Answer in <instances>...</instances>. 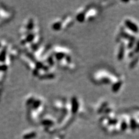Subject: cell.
<instances>
[{"label": "cell", "instance_id": "obj_1", "mask_svg": "<svg viewBox=\"0 0 139 139\" xmlns=\"http://www.w3.org/2000/svg\"><path fill=\"white\" fill-rule=\"evenodd\" d=\"M118 77L110 72L105 70L96 71L93 75V80L95 82L101 84L112 85L116 81Z\"/></svg>", "mask_w": 139, "mask_h": 139}, {"label": "cell", "instance_id": "obj_2", "mask_svg": "<svg viewBox=\"0 0 139 139\" xmlns=\"http://www.w3.org/2000/svg\"><path fill=\"white\" fill-rule=\"evenodd\" d=\"M52 53L54 57L55 61L59 63L63 61L67 56L70 55L69 50L66 48L62 47H55L52 50Z\"/></svg>", "mask_w": 139, "mask_h": 139}, {"label": "cell", "instance_id": "obj_3", "mask_svg": "<svg viewBox=\"0 0 139 139\" xmlns=\"http://www.w3.org/2000/svg\"><path fill=\"white\" fill-rule=\"evenodd\" d=\"M123 27L126 30L135 34H137L139 32V26L138 24L133 20L132 19L126 18L123 21Z\"/></svg>", "mask_w": 139, "mask_h": 139}, {"label": "cell", "instance_id": "obj_4", "mask_svg": "<svg viewBox=\"0 0 139 139\" xmlns=\"http://www.w3.org/2000/svg\"><path fill=\"white\" fill-rule=\"evenodd\" d=\"M69 108L70 111L73 114H75L79 111L80 107V103L78 99L76 96L72 97L69 102Z\"/></svg>", "mask_w": 139, "mask_h": 139}, {"label": "cell", "instance_id": "obj_5", "mask_svg": "<svg viewBox=\"0 0 139 139\" xmlns=\"http://www.w3.org/2000/svg\"><path fill=\"white\" fill-rule=\"evenodd\" d=\"M98 11L95 7H87L85 20L90 21L96 17Z\"/></svg>", "mask_w": 139, "mask_h": 139}, {"label": "cell", "instance_id": "obj_6", "mask_svg": "<svg viewBox=\"0 0 139 139\" xmlns=\"http://www.w3.org/2000/svg\"><path fill=\"white\" fill-rule=\"evenodd\" d=\"M87 7H82L78 9L77 14L75 15V19L79 23H82L85 21Z\"/></svg>", "mask_w": 139, "mask_h": 139}, {"label": "cell", "instance_id": "obj_7", "mask_svg": "<svg viewBox=\"0 0 139 139\" xmlns=\"http://www.w3.org/2000/svg\"><path fill=\"white\" fill-rule=\"evenodd\" d=\"M119 42H120V44L119 46L117 57L119 61H122V60L124 59L125 55H126V47H125L124 43L122 42V41H119Z\"/></svg>", "mask_w": 139, "mask_h": 139}, {"label": "cell", "instance_id": "obj_8", "mask_svg": "<svg viewBox=\"0 0 139 139\" xmlns=\"http://www.w3.org/2000/svg\"><path fill=\"white\" fill-rule=\"evenodd\" d=\"M62 20V29L65 30L70 27L74 23V19L70 15H67L64 18L61 19Z\"/></svg>", "mask_w": 139, "mask_h": 139}, {"label": "cell", "instance_id": "obj_9", "mask_svg": "<svg viewBox=\"0 0 139 139\" xmlns=\"http://www.w3.org/2000/svg\"><path fill=\"white\" fill-rule=\"evenodd\" d=\"M123 83V79L122 78H118L111 85V90L114 93H117L121 88Z\"/></svg>", "mask_w": 139, "mask_h": 139}, {"label": "cell", "instance_id": "obj_10", "mask_svg": "<svg viewBox=\"0 0 139 139\" xmlns=\"http://www.w3.org/2000/svg\"><path fill=\"white\" fill-rule=\"evenodd\" d=\"M51 27L54 31H59L62 29V20L61 19H57L51 24Z\"/></svg>", "mask_w": 139, "mask_h": 139}, {"label": "cell", "instance_id": "obj_11", "mask_svg": "<svg viewBox=\"0 0 139 139\" xmlns=\"http://www.w3.org/2000/svg\"><path fill=\"white\" fill-rule=\"evenodd\" d=\"M138 60H139L138 55H136V56H135L134 58H132V60L129 63V68H133L135 67L137 65V63H138Z\"/></svg>", "mask_w": 139, "mask_h": 139}]
</instances>
